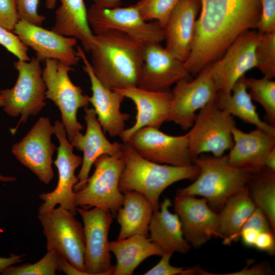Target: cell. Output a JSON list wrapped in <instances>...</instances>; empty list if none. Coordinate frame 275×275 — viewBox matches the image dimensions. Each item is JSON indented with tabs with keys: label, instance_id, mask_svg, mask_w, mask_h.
I'll return each instance as SVG.
<instances>
[{
	"label": "cell",
	"instance_id": "d6a6232c",
	"mask_svg": "<svg viewBox=\"0 0 275 275\" xmlns=\"http://www.w3.org/2000/svg\"><path fill=\"white\" fill-rule=\"evenodd\" d=\"M60 256L53 250H47L45 255L34 263L10 265L1 273L3 275H54L58 271Z\"/></svg>",
	"mask_w": 275,
	"mask_h": 275
},
{
	"label": "cell",
	"instance_id": "5b68a950",
	"mask_svg": "<svg viewBox=\"0 0 275 275\" xmlns=\"http://www.w3.org/2000/svg\"><path fill=\"white\" fill-rule=\"evenodd\" d=\"M44 61L42 77L46 88L45 98L59 108L62 123L70 142L81 133L83 127L77 120V111L88 106L90 97L70 79L69 72L74 71L72 67L57 60L48 59Z\"/></svg>",
	"mask_w": 275,
	"mask_h": 275
},
{
	"label": "cell",
	"instance_id": "e0dca14e",
	"mask_svg": "<svg viewBox=\"0 0 275 275\" xmlns=\"http://www.w3.org/2000/svg\"><path fill=\"white\" fill-rule=\"evenodd\" d=\"M143 66L138 87L154 91H169L178 81L190 78L184 62L159 43L144 44Z\"/></svg>",
	"mask_w": 275,
	"mask_h": 275
},
{
	"label": "cell",
	"instance_id": "1f68e13d",
	"mask_svg": "<svg viewBox=\"0 0 275 275\" xmlns=\"http://www.w3.org/2000/svg\"><path fill=\"white\" fill-rule=\"evenodd\" d=\"M250 94L264 108L269 124L275 125V81L263 76L261 78H246Z\"/></svg>",
	"mask_w": 275,
	"mask_h": 275
},
{
	"label": "cell",
	"instance_id": "b9f144b4",
	"mask_svg": "<svg viewBox=\"0 0 275 275\" xmlns=\"http://www.w3.org/2000/svg\"><path fill=\"white\" fill-rule=\"evenodd\" d=\"M273 233L272 232H260L254 247L270 255H273L275 252V240Z\"/></svg>",
	"mask_w": 275,
	"mask_h": 275
},
{
	"label": "cell",
	"instance_id": "836d02e7",
	"mask_svg": "<svg viewBox=\"0 0 275 275\" xmlns=\"http://www.w3.org/2000/svg\"><path fill=\"white\" fill-rule=\"evenodd\" d=\"M256 56V68L264 77L273 79L275 76V32H258Z\"/></svg>",
	"mask_w": 275,
	"mask_h": 275
},
{
	"label": "cell",
	"instance_id": "52a82bcc",
	"mask_svg": "<svg viewBox=\"0 0 275 275\" xmlns=\"http://www.w3.org/2000/svg\"><path fill=\"white\" fill-rule=\"evenodd\" d=\"M124 164L123 152L115 156L99 157L94 163L92 175L81 189L75 191L76 207H100L116 214L124 199L119 185Z\"/></svg>",
	"mask_w": 275,
	"mask_h": 275
},
{
	"label": "cell",
	"instance_id": "277c9868",
	"mask_svg": "<svg viewBox=\"0 0 275 275\" xmlns=\"http://www.w3.org/2000/svg\"><path fill=\"white\" fill-rule=\"evenodd\" d=\"M192 162L198 167L199 175L192 184L179 189L176 195L201 196L215 212L219 211L230 197L244 188L255 174L231 165L226 155L203 154Z\"/></svg>",
	"mask_w": 275,
	"mask_h": 275
},
{
	"label": "cell",
	"instance_id": "ab89813d",
	"mask_svg": "<svg viewBox=\"0 0 275 275\" xmlns=\"http://www.w3.org/2000/svg\"><path fill=\"white\" fill-rule=\"evenodd\" d=\"M173 253H164L160 261L152 268L145 272L144 275H186L187 268L173 266L170 259Z\"/></svg>",
	"mask_w": 275,
	"mask_h": 275
},
{
	"label": "cell",
	"instance_id": "44dd1931",
	"mask_svg": "<svg viewBox=\"0 0 275 275\" xmlns=\"http://www.w3.org/2000/svg\"><path fill=\"white\" fill-rule=\"evenodd\" d=\"M125 98L130 99L135 104L136 114L135 122L130 127L125 129L120 138L126 143L139 129L145 127L159 129L168 121L170 113L173 95L169 91H154L138 87L115 90Z\"/></svg>",
	"mask_w": 275,
	"mask_h": 275
},
{
	"label": "cell",
	"instance_id": "60d3db41",
	"mask_svg": "<svg viewBox=\"0 0 275 275\" xmlns=\"http://www.w3.org/2000/svg\"><path fill=\"white\" fill-rule=\"evenodd\" d=\"M247 228L255 229L260 232H273L267 217L263 212L257 207H256L252 214L244 222L241 230Z\"/></svg>",
	"mask_w": 275,
	"mask_h": 275
},
{
	"label": "cell",
	"instance_id": "bcb514c9",
	"mask_svg": "<svg viewBox=\"0 0 275 275\" xmlns=\"http://www.w3.org/2000/svg\"><path fill=\"white\" fill-rule=\"evenodd\" d=\"M94 4L105 8H114L119 7L121 0H93Z\"/></svg>",
	"mask_w": 275,
	"mask_h": 275
},
{
	"label": "cell",
	"instance_id": "7402d4cb",
	"mask_svg": "<svg viewBox=\"0 0 275 275\" xmlns=\"http://www.w3.org/2000/svg\"><path fill=\"white\" fill-rule=\"evenodd\" d=\"M84 119L86 123L85 134L80 133L70 143L74 148L83 152L81 168L77 176L78 182L74 186V191L86 184L92 166L100 156H115L123 152L122 144L112 143L105 136L93 108H85Z\"/></svg>",
	"mask_w": 275,
	"mask_h": 275
},
{
	"label": "cell",
	"instance_id": "ac0fdd59",
	"mask_svg": "<svg viewBox=\"0 0 275 275\" xmlns=\"http://www.w3.org/2000/svg\"><path fill=\"white\" fill-rule=\"evenodd\" d=\"M12 32L23 44L36 51V58L40 61L54 59L72 67L79 63L80 58L75 49L77 40L73 37L21 20Z\"/></svg>",
	"mask_w": 275,
	"mask_h": 275
},
{
	"label": "cell",
	"instance_id": "7c38bea8",
	"mask_svg": "<svg viewBox=\"0 0 275 275\" xmlns=\"http://www.w3.org/2000/svg\"><path fill=\"white\" fill-rule=\"evenodd\" d=\"M194 79H183L175 84L168 121L178 125L184 130L192 126L197 113L217 100L218 92L209 66L202 70Z\"/></svg>",
	"mask_w": 275,
	"mask_h": 275
},
{
	"label": "cell",
	"instance_id": "83f0119b",
	"mask_svg": "<svg viewBox=\"0 0 275 275\" xmlns=\"http://www.w3.org/2000/svg\"><path fill=\"white\" fill-rule=\"evenodd\" d=\"M61 6L55 13L53 31L79 40L84 49L89 52L94 37L87 18L84 0H61Z\"/></svg>",
	"mask_w": 275,
	"mask_h": 275
},
{
	"label": "cell",
	"instance_id": "d590c367",
	"mask_svg": "<svg viewBox=\"0 0 275 275\" xmlns=\"http://www.w3.org/2000/svg\"><path fill=\"white\" fill-rule=\"evenodd\" d=\"M0 44L18 60L29 61L28 47L12 32L0 26Z\"/></svg>",
	"mask_w": 275,
	"mask_h": 275
},
{
	"label": "cell",
	"instance_id": "5bb4252c",
	"mask_svg": "<svg viewBox=\"0 0 275 275\" xmlns=\"http://www.w3.org/2000/svg\"><path fill=\"white\" fill-rule=\"evenodd\" d=\"M258 32L247 30L240 35L223 55L209 66L218 94H230L236 82L246 72L256 68Z\"/></svg>",
	"mask_w": 275,
	"mask_h": 275
},
{
	"label": "cell",
	"instance_id": "9a60e30c",
	"mask_svg": "<svg viewBox=\"0 0 275 275\" xmlns=\"http://www.w3.org/2000/svg\"><path fill=\"white\" fill-rule=\"evenodd\" d=\"M53 134V126L49 118L40 117L12 147V153L16 159L45 184L50 182L54 174L52 156L57 147L51 141Z\"/></svg>",
	"mask_w": 275,
	"mask_h": 275
},
{
	"label": "cell",
	"instance_id": "f907efd6",
	"mask_svg": "<svg viewBox=\"0 0 275 275\" xmlns=\"http://www.w3.org/2000/svg\"><path fill=\"white\" fill-rule=\"evenodd\" d=\"M5 101L3 96L0 94V107H3L5 105Z\"/></svg>",
	"mask_w": 275,
	"mask_h": 275
},
{
	"label": "cell",
	"instance_id": "74e56055",
	"mask_svg": "<svg viewBox=\"0 0 275 275\" xmlns=\"http://www.w3.org/2000/svg\"><path fill=\"white\" fill-rule=\"evenodd\" d=\"M256 29L261 33L275 32V0H261V11Z\"/></svg>",
	"mask_w": 275,
	"mask_h": 275
},
{
	"label": "cell",
	"instance_id": "7dc6e473",
	"mask_svg": "<svg viewBox=\"0 0 275 275\" xmlns=\"http://www.w3.org/2000/svg\"><path fill=\"white\" fill-rule=\"evenodd\" d=\"M264 167L275 171V148H273L265 158Z\"/></svg>",
	"mask_w": 275,
	"mask_h": 275
},
{
	"label": "cell",
	"instance_id": "9c48e42d",
	"mask_svg": "<svg viewBox=\"0 0 275 275\" xmlns=\"http://www.w3.org/2000/svg\"><path fill=\"white\" fill-rule=\"evenodd\" d=\"M70 211L59 206L38 214L47 250L54 251L78 270L85 268V240L82 225Z\"/></svg>",
	"mask_w": 275,
	"mask_h": 275
},
{
	"label": "cell",
	"instance_id": "d6986e66",
	"mask_svg": "<svg viewBox=\"0 0 275 275\" xmlns=\"http://www.w3.org/2000/svg\"><path fill=\"white\" fill-rule=\"evenodd\" d=\"M174 210L181 222L183 236L191 246L199 248L217 237L218 214L203 198L176 195Z\"/></svg>",
	"mask_w": 275,
	"mask_h": 275
},
{
	"label": "cell",
	"instance_id": "ee69618b",
	"mask_svg": "<svg viewBox=\"0 0 275 275\" xmlns=\"http://www.w3.org/2000/svg\"><path fill=\"white\" fill-rule=\"evenodd\" d=\"M260 232L251 228L242 229L239 234L242 243L248 247H254Z\"/></svg>",
	"mask_w": 275,
	"mask_h": 275
},
{
	"label": "cell",
	"instance_id": "8992f818",
	"mask_svg": "<svg viewBox=\"0 0 275 275\" xmlns=\"http://www.w3.org/2000/svg\"><path fill=\"white\" fill-rule=\"evenodd\" d=\"M13 65L18 71L15 84L11 89L0 91L5 101V112L12 117L20 116L16 127L10 130L12 134L29 116L37 115L46 105V90L40 61L37 58L33 57L29 61L18 60Z\"/></svg>",
	"mask_w": 275,
	"mask_h": 275
},
{
	"label": "cell",
	"instance_id": "c3c4849f",
	"mask_svg": "<svg viewBox=\"0 0 275 275\" xmlns=\"http://www.w3.org/2000/svg\"><path fill=\"white\" fill-rule=\"evenodd\" d=\"M17 180V178L13 176H5L0 174V181L3 182H13Z\"/></svg>",
	"mask_w": 275,
	"mask_h": 275
},
{
	"label": "cell",
	"instance_id": "681fc988",
	"mask_svg": "<svg viewBox=\"0 0 275 275\" xmlns=\"http://www.w3.org/2000/svg\"><path fill=\"white\" fill-rule=\"evenodd\" d=\"M57 0H45V6L50 10L53 9L56 5Z\"/></svg>",
	"mask_w": 275,
	"mask_h": 275
},
{
	"label": "cell",
	"instance_id": "f6af8a7d",
	"mask_svg": "<svg viewBox=\"0 0 275 275\" xmlns=\"http://www.w3.org/2000/svg\"><path fill=\"white\" fill-rule=\"evenodd\" d=\"M24 255H16L12 253L10 257H0V273L8 266L22 261Z\"/></svg>",
	"mask_w": 275,
	"mask_h": 275
},
{
	"label": "cell",
	"instance_id": "6da1fadb",
	"mask_svg": "<svg viewBox=\"0 0 275 275\" xmlns=\"http://www.w3.org/2000/svg\"><path fill=\"white\" fill-rule=\"evenodd\" d=\"M200 2L192 48L184 62L194 75L221 58L242 33L256 29L261 11V0Z\"/></svg>",
	"mask_w": 275,
	"mask_h": 275
},
{
	"label": "cell",
	"instance_id": "e575fe53",
	"mask_svg": "<svg viewBox=\"0 0 275 275\" xmlns=\"http://www.w3.org/2000/svg\"><path fill=\"white\" fill-rule=\"evenodd\" d=\"M181 0H140L134 5L143 19L155 20L163 28L174 8Z\"/></svg>",
	"mask_w": 275,
	"mask_h": 275
},
{
	"label": "cell",
	"instance_id": "7bdbcfd3",
	"mask_svg": "<svg viewBox=\"0 0 275 275\" xmlns=\"http://www.w3.org/2000/svg\"><path fill=\"white\" fill-rule=\"evenodd\" d=\"M270 269L268 265L259 264L254 265L250 268L246 266V267L241 270L237 272H232L231 273H227L225 274L229 275H262L269 274Z\"/></svg>",
	"mask_w": 275,
	"mask_h": 275
},
{
	"label": "cell",
	"instance_id": "d4e9b609",
	"mask_svg": "<svg viewBox=\"0 0 275 275\" xmlns=\"http://www.w3.org/2000/svg\"><path fill=\"white\" fill-rule=\"evenodd\" d=\"M171 206V200L164 198L159 209L153 212L149 225V238L163 253L186 254L191 245L183 236L178 216L169 211Z\"/></svg>",
	"mask_w": 275,
	"mask_h": 275
},
{
	"label": "cell",
	"instance_id": "4316f807",
	"mask_svg": "<svg viewBox=\"0 0 275 275\" xmlns=\"http://www.w3.org/2000/svg\"><path fill=\"white\" fill-rule=\"evenodd\" d=\"M121 207L116 213L120 226L117 239H123L135 235L148 236L149 225L154 207L142 194L135 191L123 193Z\"/></svg>",
	"mask_w": 275,
	"mask_h": 275
},
{
	"label": "cell",
	"instance_id": "4fadbf2b",
	"mask_svg": "<svg viewBox=\"0 0 275 275\" xmlns=\"http://www.w3.org/2000/svg\"><path fill=\"white\" fill-rule=\"evenodd\" d=\"M81 216L85 240V268L88 275H113L108 234L113 213L100 207L76 208Z\"/></svg>",
	"mask_w": 275,
	"mask_h": 275
},
{
	"label": "cell",
	"instance_id": "2e32d148",
	"mask_svg": "<svg viewBox=\"0 0 275 275\" xmlns=\"http://www.w3.org/2000/svg\"><path fill=\"white\" fill-rule=\"evenodd\" d=\"M141 156L151 161L174 166L193 164L186 133L168 135L151 127L135 131L126 142Z\"/></svg>",
	"mask_w": 275,
	"mask_h": 275
},
{
	"label": "cell",
	"instance_id": "30bf717a",
	"mask_svg": "<svg viewBox=\"0 0 275 275\" xmlns=\"http://www.w3.org/2000/svg\"><path fill=\"white\" fill-rule=\"evenodd\" d=\"M87 18L94 35L114 30L127 34L143 44L164 40L163 29L157 21L144 20L134 5L105 8L94 4L87 10Z\"/></svg>",
	"mask_w": 275,
	"mask_h": 275
},
{
	"label": "cell",
	"instance_id": "ffe728a7",
	"mask_svg": "<svg viewBox=\"0 0 275 275\" xmlns=\"http://www.w3.org/2000/svg\"><path fill=\"white\" fill-rule=\"evenodd\" d=\"M76 50L84 64L83 70L90 80L92 96L90 97V103L93 106L103 131L112 137L120 136L125 129V122L130 117L120 111L124 96L118 91L104 86L95 75L84 51L79 46H77Z\"/></svg>",
	"mask_w": 275,
	"mask_h": 275
},
{
	"label": "cell",
	"instance_id": "603a6c76",
	"mask_svg": "<svg viewBox=\"0 0 275 275\" xmlns=\"http://www.w3.org/2000/svg\"><path fill=\"white\" fill-rule=\"evenodd\" d=\"M233 145L226 155L229 163L236 168L253 173L264 167L266 157L275 148V136L256 128L243 132L235 125L232 129Z\"/></svg>",
	"mask_w": 275,
	"mask_h": 275
},
{
	"label": "cell",
	"instance_id": "8d00e7d4",
	"mask_svg": "<svg viewBox=\"0 0 275 275\" xmlns=\"http://www.w3.org/2000/svg\"><path fill=\"white\" fill-rule=\"evenodd\" d=\"M19 20L41 26L45 17L38 12L39 0H16Z\"/></svg>",
	"mask_w": 275,
	"mask_h": 275
},
{
	"label": "cell",
	"instance_id": "f546056e",
	"mask_svg": "<svg viewBox=\"0 0 275 275\" xmlns=\"http://www.w3.org/2000/svg\"><path fill=\"white\" fill-rule=\"evenodd\" d=\"M245 75L241 77L234 86L230 94H218V105L232 116L253 124L256 128L275 136V127L260 118L252 98L247 91Z\"/></svg>",
	"mask_w": 275,
	"mask_h": 275
},
{
	"label": "cell",
	"instance_id": "f1b7e54d",
	"mask_svg": "<svg viewBox=\"0 0 275 275\" xmlns=\"http://www.w3.org/2000/svg\"><path fill=\"white\" fill-rule=\"evenodd\" d=\"M246 186L230 197L218 214L217 237L229 244L239 239L242 225L256 208Z\"/></svg>",
	"mask_w": 275,
	"mask_h": 275
},
{
	"label": "cell",
	"instance_id": "f35d334b",
	"mask_svg": "<svg viewBox=\"0 0 275 275\" xmlns=\"http://www.w3.org/2000/svg\"><path fill=\"white\" fill-rule=\"evenodd\" d=\"M19 20L16 0H0V26L12 32Z\"/></svg>",
	"mask_w": 275,
	"mask_h": 275
},
{
	"label": "cell",
	"instance_id": "3957f363",
	"mask_svg": "<svg viewBox=\"0 0 275 275\" xmlns=\"http://www.w3.org/2000/svg\"><path fill=\"white\" fill-rule=\"evenodd\" d=\"M124 168L119 181V189L123 193L138 191L152 204L155 210L159 209V197L172 184L183 180H195L199 169L193 163L174 166L156 163L139 155L127 143H123Z\"/></svg>",
	"mask_w": 275,
	"mask_h": 275
},
{
	"label": "cell",
	"instance_id": "4dcf8cb0",
	"mask_svg": "<svg viewBox=\"0 0 275 275\" xmlns=\"http://www.w3.org/2000/svg\"><path fill=\"white\" fill-rule=\"evenodd\" d=\"M246 187L256 207L265 214L274 233L275 171L264 167L254 174Z\"/></svg>",
	"mask_w": 275,
	"mask_h": 275
},
{
	"label": "cell",
	"instance_id": "7a4b0ae2",
	"mask_svg": "<svg viewBox=\"0 0 275 275\" xmlns=\"http://www.w3.org/2000/svg\"><path fill=\"white\" fill-rule=\"evenodd\" d=\"M144 44L121 32L94 34L90 50L93 71L106 87H137L143 66Z\"/></svg>",
	"mask_w": 275,
	"mask_h": 275
},
{
	"label": "cell",
	"instance_id": "cb8c5ba5",
	"mask_svg": "<svg viewBox=\"0 0 275 275\" xmlns=\"http://www.w3.org/2000/svg\"><path fill=\"white\" fill-rule=\"evenodd\" d=\"M200 9V0H181L163 28L165 47L184 62L192 48L197 17Z\"/></svg>",
	"mask_w": 275,
	"mask_h": 275
},
{
	"label": "cell",
	"instance_id": "ba28073f",
	"mask_svg": "<svg viewBox=\"0 0 275 275\" xmlns=\"http://www.w3.org/2000/svg\"><path fill=\"white\" fill-rule=\"evenodd\" d=\"M217 100L199 111L186 133L192 159L206 153L223 156L233 145L232 129L236 125L233 117L222 109Z\"/></svg>",
	"mask_w": 275,
	"mask_h": 275
},
{
	"label": "cell",
	"instance_id": "8fae6325",
	"mask_svg": "<svg viewBox=\"0 0 275 275\" xmlns=\"http://www.w3.org/2000/svg\"><path fill=\"white\" fill-rule=\"evenodd\" d=\"M53 129L59 143L57 158L53 162L58 169V181L53 190L39 195L43 202L38 208V214L45 213L59 204L75 215L77 207L75 205L74 186L78 179L75 172L81 166L82 158L74 153V147L67 138L62 122L56 120Z\"/></svg>",
	"mask_w": 275,
	"mask_h": 275
},
{
	"label": "cell",
	"instance_id": "484cf974",
	"mask_svg": "<svg viewBox=\"0 0 275 275\" xmlns=\"http://www.w3.org/2000/svg\"><path fill=\"white\" fill-rule=\"evenodd\" d=\"M109 250L116 259L113 275H131L145 259L161 256L163 250L148 236L135 235L109 242Z\"/></svg>",
	"mask_w": 275,
	"mask_h": 275
}]
</instances>
